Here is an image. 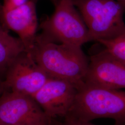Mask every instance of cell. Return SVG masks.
I'll return each instance as SVG.
<instances>
[{
  "mask_svg": "<svg viewBox=\"0 0 125 125\" xmlns=\"http://www.w3.org/2000/svg\"><path fill=\"white\" fill-rule=\"evenodd\" d=\"M25 51L22 42L11 35L9 30L0 22V74H6L16 58Z\"/></svg>",
  "mask_w": 125,
  "mask_h": 125,
  "instance_id": "obj_10",
  "label": "cell"
},
{
  "mask_svg": "<svg viewBox=\"0 0 125 125\" xmlns=\"http://www.w3.org/2000/svg\"><path fill=\"white\" fill-rule=\"evenodd\" d=\"M67 116L84 122L108 118L115 120V123L125 125V91L84 83L78 88Z\"/></svg>",
  "mask_w": 125,
  "mask_h": 125,
  "instance_id": "obj_2",
  "label": "cell"
},
{
  "mask_svg": "<svg viewBox=\"0 0 125 125\" xmlns=\"http://www.w3.org/2000/svg\"><path fill=\"white\" fill-rule=\"evenodd\" d=\"M0 22L18 35L27 52L31 51L36 40L38 25L35 0H29L13 9L1 10Z\"/></svg>",
  "mask_w": 125,
  "mask_h": 125,
  "instance_id": "obj_9",
  "label": "cell"
},
{
  "mask_svg": "<svg viewBox=\"0 0 125 125\" xmlns=\"http://www.w3.org/2000/svg\"><path fill=\"white\" fill-rule=\"evenodd\" d=\"M1 9H2V4H1L0 3V13Z\"/></svg>",
  "mask_w": 125,
  "mask_h": 125,
  "instance_id": "obj_16",
  "label": "cell"
},
{
  "mask_svg": "<svg viewBox=\"0 0 125 125\" xmlns=\"http://www.w3.org/2000/svg\"><path fill=\"white\" fill-rule=\"evenodd\" d=\"M30 53L50 77L70 81L78 88L84 83L89 59L81 47L50 42L37 35Z\"/></svg>",
  "mask_w": 125,
  "mask_h": 125,
  "instance_id": "obj_1",
  "label": "cell"
},
{
  "mask_svg": "<svg viewBox=\"0 0 125 125\" xmlns=\"http://www.w3.org/2000/svg\"><path fill=\"white\" fill-rule=\"evenodd\" d=\"M97 42L113 56L125 62V35L114 40H99Z\"/></svg>",
  "mask_w": 125,
  "mask_h": 125,
  "instance_id": "obj_11",
  "label": "cell"
},
{
  "mask_svg": "<svg viewBox=\"0 0 125 125\" xmlns=\"http://www.w3.org/2000/svg\"><path fill=\"white\" fill-rule=\"evenodd\" d=\"M29 0H3L1 10L11 9L26 3Z\"/></svg>",
  "mask_w": 125,
  "mask_h": 125,
  "instance_id": "obj_12",
  "label": "cell"
},
{
  "mask_svg": "<svg viewBox=\"0 0 125 125\" xmlns=\"http://www.w3.org/2000/svg\"><path fill=\"white\" fill-rule=\"evenodd\" d=\"M50 120L32 97L5 90L0 96V124L50 125Z\"/></svg>",
  "mask_w": 125,
  "mask_h": 125,
  "instance_id": "obj_5",
  "label": "cell"
},
{
  "mask_svg": "<svg viewBox=\"0 0 125 125\" xmlns=\"http://www.w3.org/2000/svg\"><path fill=\"white\" fill-rule=\"evenodd\" d=\"M50 78L27 51L21 54L5 74L6 90L33 96Z\"/></svg>",
  "mask_w": 125,
  "mask_h": 125,
  "instance_id": "obj_6",
  "label": "cell"
},
{
  "mask_svg": "<svg viewBox=\"0 0 125 125\" xmlns=\"http://www.w3.org/2000/svg\"><path fill=\"white\" fill-rule=\"evenodd\" d=\"M5 90V88L3 81L0 78V96L3 93Z\"/></svg>",
  "mask_w": 125,
  "mask_h": 125,
  "instance_id": "obj_14",
  "label": "cell"
},
{
  "mask_svg": "<svg viewBox=\"0 0 125 125\" xmlns=\"http://www.w3.org/2000/svg\"><path fill=\"white\" fill-rule=\"evenodd\" d=\"M77 89L70 81L50 77L32 98L50 120L65 118L71 111Z\"/></svg>",
  "mask_w": 125,
  "mask_h": 125,
  "instance_id": "obj_7",
  "label": "cell"
},
{
  "mask_svg": "<svg viewBox=\"0 0 125 125\" xmlns=\"http://www.w3.org/2000/svg\"><path fill=\"white\" fill-rule=\"evenodd\" d=\"M87 27L90 41L125 35V3L117 0H72Z\"/></svg>",
  "mask_w": 125,
  "mask_h": 125,
  "instance_id": "obj_3",
  "label": "cell"
},
{
  "mask_svg": "<svg viewBox=\"0 0 125 125\" xmlns=\"http://www.w3.org/2000/svg\"><path fill=\"white\" fill-rule=\"evenodd\" d=\"M62 125H95L91 123L90 122H84L78 120L70 116H67ZM114 125H124L115 123Z\"/></svg>",
  "mask_w": 125,
  "mask_h": 125,
  "instance_id": "obj_13",
  "label": "cell"
},
{
  "mask_svg": "<svg viewBox=\"0 0 125 125\" xmlns=\"http://www.w3.org/2000/svg\"><path fill=\"white\" fill-rule=\"evenodd\" d=\"M84 83L108 89H125V62L103 48L89 58Z\"/></svg>",
  "mask_w": 125,
  "mask_h": 125,
  "instance_id": "obj_8",
  "label": "cell"
},
{
  "mask_svg": "<svg viewBox=\"0 0 125 125\" xmlns=\"http://www.w3.org/2000/svg\"><path fill=\"white\" fill-rule=\"evenodd\" d=\"M52 0V1H53V0Z\"/></svg>",
  "mask_w": 125,
  "mask_h": 125,
  "instance_id": "obj_17",
  "label": "cell"
},
{
  "mask_svg": "<svg viewBox=\"0 0 125 125\" xmlns=\"http://www.w3.org/2000/svg\"><path fill=\"white\" fill-rule=\"evenodd\" d=\"M118 1H121V2H124L125 3V0H117Z\"/></svg>",
  "mask_w": 125,
  "mask_h": 125,
  "instance_id": "obj_15",
  "label": "cell"
},
{
  "mask_svg": "<svg viewBox=\"0 0 125 125\" xmlns=\"http://www.w3.org/2000/svg\"><path fill=\"white\" fill-rule=\"evenodd\" d=\"M0 125H2V124H0Z\"/></svg>",
  "mask_w": 125,
  "mask_h": 125,
  "instance_id": "obj_18",
  "label": "cell"
},
{
  "mask_svg": "<svg viewBox=\"0 0 125 125\" xmlns=\"http://www.w3.org/2000/svg\"><path fill=\"white\" fill-rule=\"evenodd\" d=\"M53 13L42 21V32L38 36L43 40L82 47L90 42L89 33L80 13L72 0H53Z\"/></svg>",
  "mask_w": 125,
  "mask_h": 125,
  "instance_id": "obj_4",
  "label": "cell"
}]
</instances>
